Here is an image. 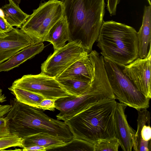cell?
Listing matches in <instances>:
<instances>
[{"label":"cell","instance_id":"1","mask_svg":"<svg viewBox=\"0 0 151 151\" xmlns=\"http://www.w3.org/2000/svg\"><path fill=\"white\" fill-rule=\"evenodd\" d=\"M70 39L80 41L89 53L104 22L105 0H62Z\"/></svg>","mask_w":151,"mask_h":151},{"label":"cell","instance_id":"2","mask_svg":"<svg viewBox=\"0 0 151 151\" xmlns=\"http://www.w3.org/2000/svg\"><path fill=\"white\" fill-rule=\"evenodd\" d=\"M10 103L11 109L5 117L12 134L23 139L43 132L66 143L73 138L64 122L51 118L42 110L21 103L16 98Z\"/></svg>","mask_w":151,"mask_h":151},{"label":"cell","instance_id":"3","mask_svg":"<svg viewBox=\"0 0 151 151\" xmlns=\"http://www.w3.org/2000/svg\"><path fill=\"white\" fill-rule=\"evenodd\" d=\"M116 103L113 99L101 101L64 122L73 138L92 143L115 137L114 115Z\"/></svg>","mask_w":151,"mask_h":151},{"label":"cell","instance_id":"4","mask_svg":"<svg viewBox=\"0 0 151 151\" xmlns=\"http://www.w3.org/2000/svg\"><path fill=\"white\" fill-rule=\"evenodd\" d=\"M97 40L103 57L121 67L138 58L137 32L131 26L112 20L104 21Z\"/></svg>","mask_w":151,"mask_h":151},{"label":"cell","instance_id":"5","mask_svg":"<svg viewBox=\"0 0 151 151\" xmlns=\"http://www.w3.org/2000/svg\"><path fill=\"white\" fill-rule=\"evenodd\" d=\"M91 60L93 74L90 87L80 96H70L56 99L55 108L60 111L56 116L57 119L65 122L98 102L116 99L108 80L103 58L95 56Z\"/></svg>","mask_w":151,"mask_h":151},{"label":"cell","instance_id":"6","mask_svg":"<svg viewBox=\"0 0 151 151\" xmlns=\"http://www.w3.org/2000/svg\"><path fill=\"white\" fill-rule=\"evenodd\" d=\"M64 16L61 1L49 0L41 3L33 10L20 29L27 34L34 44L45 41L51 28Z\"/></svg>","mask_w":151,"mask_h":151},{"label":"cell","instance_id":"7","mask_svg":"<svg viewBox=\"0 0 151 151\" xmlns=\"http://www.w3.org/2000/svg\"><path fill=\"white\" fill-rule=\"evenodd\" d=\"M103 58L108 80L116 99L137 111L148 108L150 99L137 90L121 67L106 58Z\"/></svg>","mask_w":151,"mask_h":151},{"label":"cell","instance_id":"8","mask_svg":"<svg viewBox=\"0 0 151 151\" xmlns=\"http://www.w3.org/2000/svg\"><path fill=\"white\" fill-rule=\"evenodd\" d=\"M89 55L80 41L68 42L48 56L41 64V72L57 78L75 62Z\"/></svg>","mask_w":151,"mask_h":151},{"label":"cell","instance_id":"9","mask_svg":"<svg viewBox=\"0 0 151 151\" xmlns=\"http://www.w3.org/2000/svg\"><path fill=\"white\" fill-rule=\"evenodd\" d=\"M38 94L45 99L56 100L71 96L61 86L56 78L41 72L28 74L14 81L12 86Z\"/></svg>","mask_w":151,"mask_h":151},{"label":"cell","instance_id":"10","mask_svg":"<svg viewBox=\"0 0 151 151\" xmlns=\"http://www.w3.org/2000/svg\"><path fill=\"white\" fill-rule=\"evenodd\" d=\"M151 43L146 57L138 58L123 67L122 71L137 90L146 98L151 99Z\"/></svg>","mask_w":151,"mask_h":151},{"label":"cell","instance_id":"11","mask_svg":"<svg viewBox=\"0 0 151 151\" xmlns=\"http://www.w3.org/2000/svg\"><path fill=\"white\" fill-rule=\"evenodd\" d=\"M33 44L32 39L22 29L13 28L6 36L0 37V64Z\"/></svg>","mask_w":151,"mask_h":151},{"label":"cell","instance_id":"12","mask_svg":"<svg viewBox=\"0 0 151 151\" xmlns=\"http://www.w3.org/2000/svg\"><path fill=\"white\" fill-rule=\"evenodd\" d=\"M127 106L121 102L116 103L114 115L115 137L124 151H131L133 146L135 131L129 124L125 114Z\"/></svg>","mask_w":151,"mask_h":151},{"label":"cell","instance_id":"13","mask_svg":"<svg viewBox=\"0 0 151 151\" xmlns=\"http://www.w3.org/2000/svg\"><path fill=\"white\" fill-rule=\"evenodd\" d=\"M137 130L136 132L133 147L135 151L151 150L150 114L147 109L137 110Z\"/></svg>","mask_w":151,"mask_h":151},{"label":"cell","instance_id":"14","mask_svg":"<svg viewBox=\"0 0 151 151\" xmlns=\"http://www.w3.org/2000/svg\"><path fill=\"white\" fill-rule=\"evenodd\" d=\"M93 74V67L89 55L75 62L56 78L91 82Z\"/></svg>","mask_w":151,"mask_h":151},{"label":"cell","instance_id":"15","mask_svg":"<svg viewBox=\"0 0 151 151\" xmlns=\"http://www.w3.org/2000/svg\"><path fill=\"white\" fill-rule=\"evenodd\" d=\"M45 47L43 42L27 47L17 52L6 61L0 64V72L8 71L41 52Z\"/></svg>","mask_w":151,"mask_h":151},{"label":"cell","instance_id":"16","mask_svg":"<svg viewBox=\"0 0 151 151\" xmlns=\"http://www.w3.org/2000/svg\"><path fill=\"white\" fill-rule=\"evenodd\" d=\"M138 58H145L151 40V6H145L142 25L137 32Z\"/></svg>","mask_w":151,"mask_h":151},{"label":"cell","instance_id":"17","mask_svg":"<svg viewBox=\"0 0 151 151\" xmlns=\"http://www.w3.org/2000/svg\"><path fill=\"white\" fill-rule=\"evenodd\" d=\"M70 39L68 24L63 16L50 29L45 41L52 44L55 50L65 45L66 42L68 41Z\"/></svg>","mask_w":151,"mask_h":151},{"label":"cell","instance_id":"18","mask_svg":"<svg viewBox=\"0 0 151 151\" xmlns=\"http://www.w3.org/2000/svg\"><path fill=\"white\" fill-rule=\"evenodd\" d=\"M23 139L24 147L37 145L46 147L47 150L63 146L66 143L56 137L43 132L25 137Z\"/></svg>","mask_w":151,"mask_h":151},{"label":"cell","instance_id":"19","mask_svg":"<svg viewBox=\"0 0 151 151\" xmlns=\"http://www.w3.org/2000/svg\"><path fill=\"white\" fill-rule=\"evenodd\" d=\"M9 3L2 6L1 9L3 17L11 26L20 28L29 15L23 12L19 5L12 0Z\"/></svg>","mask_w":151,"mask_h":151},{"label":"cell","instance_id":"20","mask_svg":"<svg viewBox=\"0 0 151 151\" xmlns=\"http://www.w3.org/2000/svg\"><path fill=\"white\" fill-rule=\"evenodd\" d=\"M56 79L68 93L76 96H80L86 92L90 87L91 83V81L73 78Z\"/></svg>","mask_w":151,"mask_h":151},{"label":"cell","instance_id":"21","mask_svg":"<svg viewBox=\"0 0 151 151\" xmlns=\"http://www.w3.org/2000/svg\"><path fill=\"white\" fill-rule=\"evenodd\" d=\"M8 89L18 101L36 108L45 99L41 95L19 88L11 86Z\"/></svg>","mask_w":151,"mask_h":151},{"label":"cell","instance_id":"22","mask_svg":"<svg viewBox=\"0 0 151 151\" xmlns=\"http://www.w3.org/2000/svg\"><path fill=\"white\" fill-rule=\"evenodd\" d=\"M94 144L86 141L73 138L70 141L63 146L52 150H79L94 151Z\"/></svg>","mask_w":151,"mask_h":151},{"label":"cell","instance_id":"23","mask_svg":"<svg viewBox=\"0 0 151 151\" xmlns=\"http://www.w3.org/2000/svg\"><path fill=\"white\" fill-rule=\"evenodd\" d=\"M119 146L118 140L114 137L95 142L94 144V151H118Z\"/></svg>","mask_w":151,"mask_h":151},{"label":"cell","instance_id":"24","mask_svg":"<svg viewBox=\"0 0 151 151\" xmlns=\"http://www.w3.org/2000/svg\"><path fill=\"white\" fill-rule=\"evenodd\" d=\"M24 139L15 135L0 137V150L12 147H24Z\"/></svg>","mask_w":151,"mask_h":151},{"label":"cell","instance_id":"25","mask_svg":"<svg viewBox=\"0 0 151 151\" xmlns=\"http://www.w3.org/2000/svg\"><path fill=\"white\" fill-rule=\"evenodd\" d=\"M11 109L10 105L0 104V137L12 134L10 132L7 120L4 116Z\"/></svg>","mask_w":151,"mask_h":151},{"label":"cell","instance_id":"26","mask_svg":"<svg viewBox=\"0 0 151 151\" xmlns=\"http://www.w3.org/2000/svg\"><path fill=\"white\" fill-rule=\"evenodd\" d=\"M56 100L45 99L37 105V108L44 111L47 110L53 111L55 108V102Z\"/></svg>","mask_w":151,"mask_h":151},{"label":"cell","instance_id":"27","mask_svg":"<svg viewBox=\"0 0 151 151\" xmlns=\"http://www.w3.org/2000/svg\"><path fill=\"white\" fill-rule=\"evenodd\" d=\"M4 18L0 15V37H3L8 35V33L13 28Z\"/></svg>","mask_w":151,"mask_h":151},{"label":"cell","instance_id":"28","mask_svg":"<svg viewBox=\"0 0 151 151\" xmlns=\"http://www.w3.org/2000/svg\"><path fill=\"white\" fill-rule=\"evenodd\" d=\"M120 0H107V9L111 16L116 15V7Z\"/></svg>","mask_w":151,"mask_h":151},{"label":"cell","instance_id":"29","mask_svg":"<svg viewBox=\"0 0 151 151\" xmlns=\"http://www.w3.org/2000/svg\"><path fill=\"white\" fill-rule=\"evenodd\" d=\"M22 151H46L47 150V148L44 146H41L37 145H34L27 147H24L23 148Z\"/></svg>","mask_w":151,"mask_h":151},{"label":"cell","instance_id":"30","mask_svg":"<svg viewBox=\"0 0 151 151\" xmlns=\"http://www.w3.org/2000/svg\"><path fill=\"white\" fill-rule=\"evenodd\" d=\"M2 91L0 88V103H3L6 101V97L4 94H2Z\"/></svg>","mask_w":151,"mask_h":151},{"label":"cell","instance_id":"31","mask_svg":"<svg viewBox=\"0 0 151 151\" xmlns=\"http://www.w3.org/2000/svg\"><path fill=\"white\" fill-rule=\"evenodd\" d=\"M17 5H19L20 3L21 0H12Z\"/></svg>","mask_w":151,"mask_h":151},{"label":"cell","instance_id":"32","mask_svg":"<svg viewBox=\"0 0 151 151\" xmlns=\"http://www.w3.org/2000/svg\"><path fill=\"white\" fill-rule=\"evenodd\" d=\"M147 1H148L149 3V5L151 6V0H147Z\"/></svg>","mask_w":151,"mask_h":151}]
</instances>
